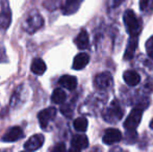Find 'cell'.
Masks as SVG:
<instances>
[{
  "label": "cell",
  "instance_id": "cell-1",
  "mask_svg": "<svg viewBox=\"0 0 153 152\" xmlns=\"http://www.w3.org/2000/svg\"><path fill=\"white\" fill-rule=\"evenodd\" d=\"M44 25V19L36 10H31L25 16L22 22V28L28 33H34Z\"/></svg>",
  "mask_w": 153,
  "mask_h": 152
},
{
  "label": "cell",
  "instance_id": "cell-2",
  "mask_svg": "<svg viewBox=\"0 0 153 152\" xmlns=\"http://www.w3.org/2000/svg\"><path fill=\"white\" fill-rule=\"evenodd\" d=\"M124 23L126 26L127 33L130 37H137L142 30V21L135 16L134 12L127 10L124 14Z\"/></svg>",
  "mask_w": 153,
  "mask_h": 152
},
{
  "label": "cell",
  "instance_id": "cell-3",
  "mask_svg": "<svg viewBox=\"0 0 153 152\" xmlns=\"http://www.w3.org/2000/svg\"><path fill=\"white\" fill-rule=\"evenodd\" d=\"M142 116H143V110H140V108H134V110H131L130 114L124 122V127L126 128L127 131L128 130L134 131L135 128L141 123Z\"/></svg>",
  "mask_w": 153,
  "mask_h": 152
},
{
  "label": "cell",
  "instance_id": "cell-4",
  "mask_svg": "<svg viewBox=\"0 0 153 152\" xmlns=\"http://www.w3.org/2000/svg\"><path fill=\"white\" fill-rule=\"evenodd\" d=\"M10 23H12V12H10L7 0H3L1 12H0V29L1 30L7 29Z\"/></svg>",
  "mask_w": 153,
  "mask_h": 152
},
{
  "label": "cell",
  "instance_id": "cell-5",
  "mask_svg": "<svg viewBox=\"0 0 153 152\" xmlns=\"http://www.w3.org/2000/svg\"><path fill=\"white\" fill-rule=\"evenodd\" d=\"M55 116H56V110L54 108H48L41 110L38 115L39 123H40L41 127L46 128L48 124L55 118Z\"/></svg>",
  "mask_w": 153,
  "mask_h": 152
},
{
  "label": "cell",
  "instance_id": "cell-6",
  "mask_svg": "<svg viewBox=\"0 0 153 152\" xmlns=\"http://www.w3.org/2000/svg\"><path fill=\"white\" fill-rule=\"evenodd\" d=\"M45 142V138L42 134H34V136H30L28 140L26 141L24 145V148L26 151L31 152V151H36L38 149H40L43 146Z\"/></svg>",
  "mask_w": 153,
  "mask_h": 152
},
{
  "label": "cell",
  "instance_id": "cell-7",
  "mask_svg": "<svg viewBox=\"0 0 153 152\" xmlns=\"http://www.w3.org/2000/svg\"><path fill=\"white\" fill-rule=\"evenodd\" d=\"M122 140V133L120 130L116 129V128H109L103 134V143L106 145L116 144V143L120 142Z\"/></svg>",
  "mask_w": 153,
  "mask_h": 152
},
{
  "label": "cell",
  "instance_id": "cell-8",
  "mask_svg": "<svg viewBox=\"0 0 153 152\" xmlns=\"http://www.w3.org/2000/svg\"><path fill=\"white\" fill-rule=\"evenodd\" d=\"M94 85L97 89L99 90H105L111 85V76L107 72L98 74L94 79Z\"/></svg>",
  "mask_w": 153,
  "mask_h": 152
},
{
  "label": "cell",
  "instance_id": "cell-9",
  "mask_svg": "<svg viewBox=\"0 0 153 152\" xmlns=\"http://www.w3.org/2000/svg\"><path fill=\"white\" fill-rule=\"evenodd\" d=\"M23 136V131L20 127H12L3 134L2 136V141L6 143H12V142H16V141L20 140Z\"/></svg>",
  "mask_w": 153,
  "mask_h": 152
},
{
  "label": "cell",
  "instance_id": "cell-10",
  "mask_svg": "<svg viewBox=\"0 0 153 152\" xmlns=\"http://www.w3.org/2000/svg\"><path fill=\"white\" fill-rule=\"evenodd\" d=\"M83 0H66L65 4L62 5V14L66 16L73 15L79 10Z\"/></svg>",
  "mask_w": 153,
  "mask_h": 152
},
{
  "label": "cell",
  "instance_id": "cell-11",
  "mask_svg": "<svg viewBox=\"0 0 153 152\" xmlns=\"http://www.w3.org/2000/svg\"><path fill=\"white\" fill-rule=\"evenodd\" d=\"M122 117H123V110H121V108L118 105L117 102H116V101L114 102L113 101L111 108H109V110H107L106 112H105L104 118L108 122H111L113 118H115L116 120H120Z\"/></svg>",
  "mask_w": 153,
  "mask_h": 152
},
{
  "label": "cell",
  "instance_id": "cell-12",
  "mask_svg": "<svg viewBox=\"0 0 153 152\" xmlns=\"http://www.w3.org/2000/svg\"><path fill=\"white\" fill-rule=\"evenodd\" d=\"M90 56L87 53H79L74 57L73 61V69L74 70H81L89 64Z\"/></svg>",
  "mask_w": 153,
  "mask_h": 152
},
{
  "label": "cell",
  "instance_id": "cell-13",
  "mask_svg": "<svg viewBox=\"0 0 153 152\" xmlns=\"http://www.w3.org/2000/svg\"><path fill=\"white\" fill-rule=\"evenodd\" d=\"M46 64L43 59H34L31 63L30 70L36 75H43L46 72Z\"/></svg>",
  "mask_w": 153,
  "mask_h": 152
},
{
  "label": "cell",
  "instance_id": "cell-14",
  "mask_svg": "<svg viewBox=\"0 0 153 152\" xmlns=\"http://www.w3.org/2000/svg\"><path fill=\"white\" fill-rule=\"evenodd\" d=\"M71 144H72V146L74 148L81 150V149H85L89 146V140L83 134H76V136H73L72 141H71Z\"/></svg>",
  "mask_w": 153,
  "mask_h": 152
},
{
  "label": "cell",
  "instance_id": "cell-15",
  "mask_svg": "<svg viewBox=\"0 0 153 152\" xmlns=\"http://www.w3.org/2000/svg\"><path fill=\"white\" fill-rule=\"evenodd\" d=\"M75 44L78 47L79 49L83 50V49H87L89 47L90 44V39H89V35H88L87 31L83 29L80 33H78V36L75 39Z\"/></svg>",
  "mask_w": 153,
  "mask_h": 152
},
{
  "label": "cell",
  "instance_id": "cell-16",
  "mask_svg": "<svg viewBox=\"0 0 153 152\" xmlns=\"http://www.w3.org/2000/svg\"><path fill=\"white\" fill-rule=\"evenodd\" d=\"M124 80L125 82L127 83L130 87H134V85H137L140 83V80H141V77H140L139 73H137L133 70H129V71H126L124 73Z\"/></svg>",
  "mask_w": 153,
  "mask_h": 152
},
{
  "label": "cell",
  "instance_id": "cell-17",
  "mask_svg": "<svg viewBox=\"0 0 153 152\" xmlns=\"http://www.w3.org/2000/svg\"><path fill=\"white\" fill-rule=\"evenodd\" d=\"M59 85H61L62 87H66V89L72 91V90L76 89L77 79H76V77H74V76L64 75V76L61 77V79H59Z\"/></svg>",
  "mask_w": 153,
  "mask_h": 152
},
{
  "label": "cell",
  "instance_id": "cell-18",
  "mask_svg": "<svg viewBox=\"0 0 153 152\" xmlns=\"http://www.w3.org/2000/svg\"><path fill=\"white\" fill-rule=\"evenodd\" d=\"M137 37H131V39L128 42V45H127L126 50H125V55H124L125 59H132L133 55H134L135 49H137Z\"/></svg>",
  "mask_w": 153,
  "mask_h": 152
},
{
  "label": "cell",
  "instance_id": "cell-19",
  "mask_svg": "<svg viewBox=\"0 0 153 152\" xmlns=\"http://www.w3.org/2000/svg\"><path fill=\"white\" fill-rule=\"evenodd\" d=\"M67 95L62 89H55L52 93V96H51V100H52L54 103L56 104H62L66 101Z\"/></svg>",
  "mask_w": 153,
  "mask_h": 152
},
{
  "label": "cell",
  "instance_id": "cell-20",
  "mask_svg": "<svg viewBox=\"0 0 153 152\" xmlns=\"http://www.w3.org/2000/svg\"><path fill=\"white\" fill-rule=\"evenodd\" d=\"M73 125H74V128L77 130V131L85 132L88 128V120L83 117H79L75 120Z\"/></svg>",
  "mask_w": 153,
  "mask_h": 152
},
{
  "label": "cell",
  "instance_id": "cell-21",
  "mask_svg": "<svg viewBox=\"0 0 153 152\" xmlns=\"http://www.w3.org/2000/svg\"><path fill=\"white\" fill-rule=\"evenodd\" d=\"M140 10L146 14H150L153 10V0H140Z\"/></svg>",
  "mask_w": 153,
  "mask_h": 152
},
{
  "label": "cell",
  "instance_id": "cell-22",
  "mask_svg": "<svg viewBox=\"0 0 153 152\" xmlns=\"http://www.w3.org/2000/svg\"><path fill=\"white\" fill-rule=\"evenodd\" d=\"M43 4H44V6L47 8V10H56V8L59 7L61 2H59V0H46Z\"/></svg>",
  "mask_w": 153,
  "mask_h": 152
},
{
  "label": "cell",
  "instance_id": "cell-23",
  "mask_svg": "<svg viewBox=\"0 0 153 152\" xmlns=\"http://www.w3.org/2000/svg\"><path fill=\"white\" fill-rule=\"evenodd\" d=\"M146 50H147L148 55L153 59V36L148 39V41L146 42Z\"/></svg>",
  "mask_w": 153,
  "mask_h": 152
},
{
  "label": "cell",
  "instance_id": "cell-24",
  "mask_svg": "<svg viewBox=\"0 0 153 152\" xmlns=\"http://www.w3.org/2000/svg\"><path fill=\"white\" fill-rule=\"evenodd\" d=\"M8 61L7 55H6L5 48L2 44H0V63H6Z\"/></svg>",
  "mask_w": 153,
  "mask_h": 152
},
{
  "label": "cell",
  "instance_id": "cell-25",
  "mask_svg": "<svg viewBox=\"0 0 153 152\" xmlns=\"http://www.w3.org/2000/svg\"><path fill=\"white\" fill-rule=\"evenodd\" d=\"M51 152H66V146H65L64 143L56 144L52 149H51Z\"/></svg>",
  "mask_w": 153,
  "mask_h": 152
},
{
  "label": "cell",
  "instance_id": "cell-26",
  "mask_svg": "<svg viewBox=\"0 0 153 152\" xmlns=\"http://www.w3.org/2000/svg\"><path fill=\"white\" fill-rule=\"evenodd\" d=\"M61 110H62V114H64L65 116H67V117H70V116L72 115V110H71L68 105L62 106V108H61Z\"/></svg>",
  "mask_w": 153,
  "mask_h": 152
},
{
  "label": "cell",
  "instance_id": "cell-27",
  "mask_svg": "<svg viewBox=\"0 0 153 152\" xmlns=\"http://www.w3.org/2000/svg\"><path fill=\"white\" fill-rule=\"evenodd\" d=\"M123 1H124V0H114V3H113L114 7H118Z\"/></svg>",
  "mask_w": 153,
  "mask_h": 152
},
{
  "label": "cell",
  "instance_id": "cell-28",
  "mask_svg": "<svg viewBox=\"0 0 153 152\" xmlns=\"http://www.w3.org/2000/svg\"><path fill=\"white\" fill-rule=\"evenodd\" d=\"M66 152H80V150H79V149H77V148H74V147H72V148L69 149V150L66 151Z\"/></svg>",
  "mask_w": 153,
  "mask_h": 152
},
{
  "label": "cell",
  "instance_id": "cell-29",
  "mask_svg": "<svg viewBox=\"0 0 153 152\" xmlns=\"http://www.w3.org/2000/svg\"><path fill=\"white\" fill-rule=\"evenodd\" d=\"M150 128H151V129H153V119H152V121L150 122Z\"/></svg>",
  "mask_w": 153,
  "mask_h": 152
},
{
  "label": "cell",
  "instance_id": "cell-30",
  "mask_svg": "<svg viewBox=\"0 0 153 152\" xmlns=\"http://www.w3.org/2000/svg\"><path fill=\"white\" fill-rule=\"evenodd\" d=\"M22 152H28V151H22Z\"/></svg>",
  "mask_w": 153,
  "mask_h": 152
}]
</instances>
